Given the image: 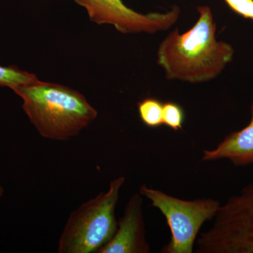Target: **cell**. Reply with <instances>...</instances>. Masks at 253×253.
I'll return each mask as SVG.
<instances>
[{
  "mask_svg": "<svg viewBox=\"0 0 253 253\" xmlns=\"http://www.w3.org/2000/svg\"><path fill=\"white\" fill-rule=\"evenodd\" d=\"M199 17L184 33L178 28L160 44L157 62L169 81L202 83L212 81L234 59V47L216 39L217 25L208 6L197 7Z\"/></svg>",
  "mask_w": 253,
  "mask_h": 253,
  "instance_id": "1",
  "label": "cell"
},
{
  "mask_svg": "<svg viewBox=\"0 0 253 253\" xmlns=\"http://www.w3.org/2000/svg\"><path fill=\"white\" fill-rule=\"evenodd\" d=\"M12 90L22 99L23 111L45 139L68 140L78 136L98 116L81 93L57 83L38 80Z\"/></svg>",
  "mask_w": 253,
  "mask_h": 253,
  "instance_id": "2",
  "label": "cell"
},
{
  "mask_svg": "<svg viewBox=\"0 0 253 253\" xmlns=\"http://www.w3.org/2000/svg\"><path fill=\"white\" fill-rule=\"evenodd\" d=\"M126 177L119 176L101 192L73 211L58 244L59 253H97L112 239L118 227L115 211Z\"/></svg>",
  "mask_w": 253,
  "mask_h": 253,
  "instance_id": "3",
  "label": "cell"
},
{
  "mask_svg": "<svg viewBox=\"0 0 253 253\" xmlns=\"http://www.w3.org/2000/svg\"><path fill=\"white\" fill-rule=\"evenodd\" d=\"M208 230L196 239L197 253H253V182L221 204Z\"/></svg>",
  "mask_w": 253,
  "mask_h": 253,
  "instance_id": "4",
  "label": "cell"
},
{
  "mask_svg": "<svg viewBox=\"0 0 253 253\" xmlns=\"http://www.w3.org/2000/svg\"><path fill=\"white\" fill-rule=\"evenodd\" d=\"M166 218L170 229L171 239L161 249L163 253H193L203 225L212 221L220 203L211 198L188 201L176 198L161 190L142 184L139 189Z\"/></svg>",
  "mask_w": 253,
  "mask_h": 253,
  "instance_id": "5",
  "label": "cell"
},
{
  "mask_svg": "<svg viewBox=\"0 0 253 253\" xmlns=\"http://www.w3.org/2000/svg\"><path fill=\"white\" fill-rule=\"evenodd\" d=\"M86 9L91 21L112 25L123 34H154L169 29L179 19L180 8L173 6L166 13L144 14L128 7L122 0H73Z\"/></svg>",
  "mask_w": 253,
  "mask_h": 253,
  "instance_id": "6",
  "label": "cell"
},
{
  "mask_svg": "<svg viewBox=\"0 0 253 253\" xmlns=\"http://www.w3.org/2000/svg\"><path fill=\"white\" fill-rule=\"evenodd\" d=\"M142 197L139 193L131 196L118 221L114 236L97 253H151L146 239Z\"/></svg>",
  "mask_w": 253,
  "mask_h": 253,
  "instance_id": "7",
  "label": "cell"
},
{
  "mask_svg": "<svg viewBox=\"0 0 253 253\" xmlns=\"http://www.w3.org/2000/svg\"><path fill=\"white\" fill-rule=\"evenodd\" d=\"M251 112V119L248 126L226 136L214 149L204 150V162L225 159L236 167L253 165V100Z\"/></svg>",
  "mask_w": 253,
  "mask_h": 253,
  "instance_id": "8",
  "label": "cell"
},
{
  "mask_svg": "<svg viewBox=\"0 0 253 253\" xmlns=\"http://www.w3.org/2000/svg\"><path fill=\"white\" fill-rule=\"evenodd\" d=\"M163 104L154 98H146L138 103V112L143 123L149 127H158L163 124Z\"/></svg>",
  "mask_w": 253,
  "mask_h": 253,
  "instance_id": "9",
  "label": "cell"
},
{
  "mask_svg": "<svg viewBox=\"0 0 253 253\" xmlns=\"http://www.w3.org/2000/svg\"><path fill=\"white\" fill-rule=\"evenodd\" d=\"M38 80L36 75L22 71L16 66H0V86H7L13 89Z\"/></svg>",
  "mask_w": 253,
  "mask_h": 253,
  "instance_id": "10",
  "label": "cell"
},
{
  "mask_svg": "<svg viewBox=\"0 0 253 253\" xmlns=\"http://www.w3.org/2000/svg\"><path fill=\"white\" fill-rule=\"evenodd\" d=\"M163 124L173 130H179L184 121V112L179 104L173 102L163 104Z\"/></svg>",
  "mask_w": 253,
  "mask_h": 253,
  "instance_id": "11",
  "label": "cell"
},
{
  "mask_svg": "<svg viewBox=\"0 0 253 253\" xmlns=\"http://www.w3.org/2000/svg\"><path fill=\"white\" fill-rule=\"evenodd\" d=\"M233 11L253 23V0H224Z\"/></svg>",
  "mask_w": 253,
  "mask_h": 253,
  "instance_id": "12",
  "label": "cell"
},
{
  "mask_svg": "<svg viewBox=\"0 0 253 253\" xmlns=\"http://www.w3.org/2000/svg\"><path fill=\"white\" fill-rule=\"evenodd\" d=\"M3 193H4V189H3V188L0 185V198L2 196Z\"/></svg>",
  "mask_w": 253,
  "mask_h": 253,
  "instance_id": "13",
  "label": "cell"
}]
</instances>
